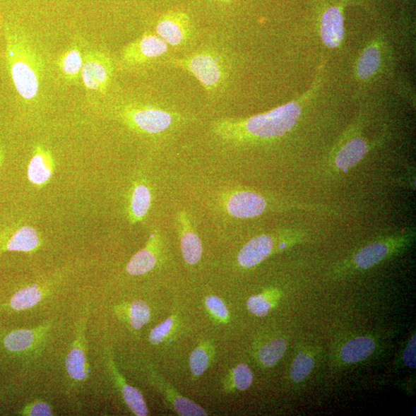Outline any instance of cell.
Masks as SVG:
<instances>
[{
    "mask_svg": "<svg viewBox=\"0 0 416 416\" xmlns=\"http://www.w3.org/2000/svg\"><path fill=\"white\" fill-rule=\"evenodd\" d=\"M302 100L248 118L220 119L212 124V130L220 139L236 144L282 138L298 123Z\"/></svg>",
    "mask_w": 416,
    "mask_h": 416,
    "instance_id": "6da1fadb",
    "label": "cell"
},
{
    "mask_svg": "<svg viewBox=\"0 0 416 416\" xmlns=\"http://www.w3.org/2000/svg\"><path fill=\"white\" fill-rule=\"evenodd\" d=\"M6 61L14 88L25 101L39 97L44 61L22 30L6 25Z\"/></svg>",
    "mask_w": 416,
    "mask_h": 416,
    "instance_id": "7a4b0ae2",
    "label": "cell"
},
{
    "mask_svg": "<svg viewBox=\"0 0 416 416\" xmlns=\"http://www.w3.org/2000/svg\"><path fill=\"white\" fill-rule=\"evenodd\" d=\"M166 63L194 76L210 97L224 90L230 78L231 66L227 57L215 49H202L184 57L170 58Z\"/></svg>",
    "mask_w": 416,
    "mask_h": 416,
    "instance_id": "3957f363",
    "label": "cell"
},
{
    "mask_svg": "<svg viewBox=\"0 0 416 416\" xmlns=\"http://www.w3.org/2000/svg\"><path fill=\"white\" fill-rule=\"evenodd\" d=\"M120 115L131 129L150 135L165 133L184 120L179 114L148 105H126L121 108Z\"/></svg>",
    "mask_w": 416,
    "mask_h": 416,
    "instance_id": "277c9868",
    "label": "cell"
},
{
    "mask_svg": "<svg viewBox=\"0 0 416 416\" xmlns=\"http://www.w3.org/2000/svg\"><path fill=\"white\" fill-rule=\"evenodd\" d=\"M114 71V61L109 54L96 49L84 54L81 80L88 92L106 95L112 83Z\"/></svg>",
    "mask_w": 416,
    "mask_h": 416,
    "instance_id": "5b68a950",
    "label": "cell"
},
{
    "mask_svg": "<svg viewBox=\"0 0 416 416\" xmlns=\"http://www.w3.org/2000/svg\"><path fill=\"white\" fill-rule=\"evenodd\" d=\"M387 46L383 34H377L363 48L355 65V76L362 83H370L383 73L386 65Z\"/></svg>",
    "mask_w": 416,
    "mask_h": 416,
    "instance_id": "8992f818",
    "label": "cell"
},
{
    "mask_svg": "<svg viewBox=\"0 0 416 416\" xmlns=\"http://www.w3.org/2000/svg\"><path fill=\"white\" fill-rule=\"evenodd\" d=\"M169 46L157 34L146 32L122 50V64L129 67L147 64L167 53Z\"/></svg>",
    "mask_w": 416,
    "mask_h": 416,
    "instance_id": "52a82bcc",
    "label": "cell"
},
{
    "mask_svg": "<svg viewBox=\"0 0 416 416\" xmlns=\"http://www.w3.org/2000/svg\"><path fill=\"white\" fill-rule=\"evenodd\" d=\"M194 33L193 23L189 14L182 11H169L158 20L156 34L168 46L179 47L185 45Z\"/></svg>",
    "mask_w": 416,
    "mask_h": 416,
    "instance_id": "ba28073f",
    "label": "cell"
},
{
    "mask_svg": "<svg viewBox=\"0 0 416 416\" xmlns=\"http://www.w3.org/2000/svg\"><path fill=\"white\" fill-rule=\"evenodd\" d=\"M347 2L328 6L322 12L319 24L320 37L329 49H336L345 39L344 11Z\"/></svg>",
    "mask_w": 416,
    "mask_h": 416,
    "instance_id": "9c48e42d",
    "label": "cell"
},
{
    "mask_svg": "<svg viewBox=\"0 0 416 416\" xmlns=\"http://www.w3.org/2000/svg\"><path fill=\"white\" fill-rule=\"evenodd\" d=\"M227 213L237 218H252L264 213L267 201L261 195L252 191L233 193L225 202Z\"/></svg>",
    "mask_w": 416,
    "mask_h": 416,
    "instance_id": "30bf717a",
    "label": "cell"
},
{
    "mask_svg": "<svg viewBox=\"0 0 416 416\" xmlns=\"http://www.w3.org/2000/svg\"><path fill=\"white\" fill-rule=\"evenodd\" d=\"M273 249V239L268 235H259L244 246L237 256V261L244 268H252L266 260Z\"/></svg>",
    "mask_w": 416,
    "mask_h": 416,
    "instance_id": "8fae6325",
    "label": "cell"
},
{
    "mask_svg": "<svg viewBox=\"0 0 416 416\" xmlns=\"http://www.w3.org/2000/svg\"><path fill=\"white\" fill-rule=\"evenodd\" d=\"M369 148V144L364 138H352L338 152L335 160L336 167L341 170L352 168L367 155Z\"/></svg>",
    "mask_w": 416,
    "mask_h": 416,
    "instance_id": "7c38bea8",
    "label": "cell"
},
{
    "mask_svg": "<svg viewBox=\"0 0 416 416\" xmlns=\"http://www.w3.org/2000/svg\"><path fill=\"white\" fill-rule=\"evenodd\" d=\"M57 66L64 79L69 83H78L81 79L83 56L78 46H74L59 55Z\"/></svg>",
    "mask_w": 416,
    "mask_h": 416,
    "instance_id": "4fadbf2b",
    "label": "cell"
},
{
    "mask_svg": "<svg viewBox=\"0 0 416 416\" xmlns=\"http://www.w3.org/2000/svg\"><path fill=\"white\" fill-rule=\"evenodd\" d=\"M53 164L49 152L38 146L28 167L29 180L38 186L46 184L53 174Z\"/></svg>",
    "mask_w": 416,
    "mask_h": 416,
    "instance_id": "5bb4252c",
    "label": "cell"
},
{
    "mask_svg": "<svg viewBox=\"0 0 416 416\" xmlns=\"http://www.w3.org/2000/svg\"><path fill=\"white\" fill-rule=\"evenodd\" d=\"M374 341L368 337H359L345 343L341 350V358L346 363H356L367 359L375 351Z\"/></svg>",
    "mask_w": 416,
    "mask_h": 416,
    "instance_id": "9a60e30c",
    "label": "cell"
},
{
    "mask_svg": "<svg viewBox=\"0 0 416 416\" xmlns=\"http://www.w3.org/2000/svg\"><path fill=\"white\" fill-rule=\"evenodd\" d=\"M388 253V246L381 242L373 243L362 249L355 257L356 266L368 269L383 261Z\"/></svg>",
    "mask_w": 416,
    "mask_h": 416,
    "instance_id": "2e32d148",
    "label": "cell"
},
{
    "mask_svg": "<svg viewBox=\"0 0 416 416\" xmlns=\"http://www.w3.org/2000/svg\"><path fill=\"white\" fill-rule=\"evenodd\" d=\"M40 239L33 228L23 227L17 231L7 244V249L12 251L29 252L38 247Z\"/></svg>",
    "mask_w": 416,
    "mask_h": 416,
    "instance_id": "e0dca14e",
    "label": "cell"
},
{
    "mask_svg": "<svg viewBox=\"0 0 416 416\" xmlns=\"http://www.w3.org/2000/svg\"><path fill=\"white\" fill-rule=\"evenodd\" d=\"M68 374L76 381H83L88 376L86 355L82 347L74 346L66 359Z\"/></svg>",
    "mask_w": 416,
    "mask_h": 416,
    "instance_id": "ac0fdd59",
    "label": "cell"
},
{
    "mask_svg": "<svg viewBox=\"0 0 416 416\" xmlns=\"http://www.w3.org/2000/svg\"><path fill=\"white\" fill-rule=\"evenodd\" d=\"M182 256L189 265H195L202 256V244L199 237L192 231L183 233L181 240Z\"/></svg>",
    "mask_w": 416,
    "mask_h": 416,
    "instance_id": "d6986e66",
    "label": "cell"
},
{
    "mask_svg": "<svg viewBox=\"0 0 416 416\" xmlns=\"http://www.w3.org/2000/svg\"><path fill=\"white\" fill-rule=\"evenodd\" d=\"M157 264L154 254L149 249H143L135 254L126 266V271L137 276L149 273Z\"/></svg>",
    "mask_w": 416,
    "mask_h": 416,
    "instance_id": "ffe728a7",
    "label": "cell"
},
{
    "mask_svg": "<svg viewBox=\"0 0 416 416\" xmlns=\"http://www.w3.org/2000/svg\"><path fill=\"white\" fill-rule=\"evenodd\" d=\"M151 203V194L146 186H135L132 194L131 210L135 220H141L148 214Z\"/></svg>",
    "mask_w": 416,
    "mask_h": 416,
    "instance_id": "44dd1931",
    "label": "cell"
},
{
    "mask_svg": "<svg viewBox=\"0 0 416 416\" xmlns=\"http://www.w3.org/2000/svg\"><path fill=\"white\" fill-rule=\"evenodd\" d=\"M36 334L32 330H16L4 339V345L11 352L28 350L35 342Z\"/></svg>",
    "mask_w": 416,
    "mask_h": 416,
    "instance_id": "7402d4cb",
    "label": "cell"
},
{
    "mask_svg": "<svg viewBox=\"0 0 416 416\" xmlns=\"http://www.w3.org/2000/svg\"><path fill=\"white\" fill-rule=\"evenodd\" d=\"M286 350L285 341L283 338L275 339L261 347L258 352L259 360L265 367H273L283 357Z\"/></svg>",
    "mask_w": 416,
    "mask_h": 416,
    "instance_id": "603a6c76",
    "label": "cell"
},
{
    "mask_svg": "<svg viewBox=\"0 0 416 416\" xmlns=\"http://www.w3.org/2000/svg\"><path fill=\"white\" fill-rule=\"evenodd\" d=\"M42 299V292L35 287H28L17 292L11 299V307L17 311L35 307Z\"/></svg>",
    "mask_w": 416,
    "mask_h": 416,
    "instance_id": "cb8c5ba5",
    "label": "cell"
},
{
    "mask_svg": "<svg viewBox=\"0 0 416 416\" xmlns=\"http://www.w3.org/2000/svg\"><path fill=\"white\" fill-rule=\"evenodd\" d=\"M122 394L126 404L136 415L146 416L148 415L145 401L138 389L129 385H124L122 387Z\"/></svg>",
    "mask_w": 416,
    "mask_h": 416,
    "instance_id": "d4e9b609",
    "label": "cell"
},
{
    "mask_svg": "<svg viewBox=\"0 0 416 416\" xmlns=\"http://www.w3.org/2000/svg\"><path fill=\"white\" fill-rule=\"evenodd\" d=\"M315 367V362L309 355L300 352L295 359L292 369L291 376L295 383H301L310 374Z\"/></svg>",
    "mask_w": 416,
    "mask_h": 416,
    "instance_id": "484cf974",
    "label": "cell"
},
{
    "mask_svg": "<svg viewBox=\"0 0 416 416\" xmlns=\"http://www.w3.org/2000/svg\"><path fill=\"white\" fill-rule=\"evenodd\" d=\"M150 318V311L148 304L143 301L133 302L130 308V323L131 326L139 330L148 323Z\"/></svg>",
    "mask_w": 416,
    "mask_h": 416,
    "instance_id": "4316f807",
    "label": "cell"
},
{
    "mask_svg": "<svg viewBox=\"0 0 416 416\" xmlns=\"http://www.w3.org/2000/svg\"><path fill=\"white\" fill-rule=\"evenodd\" d=\"M175 410L178 414L184 416H203L207 415L205 410L188 398L178 397L174 403Z\"/></svg>",
    "mask_w": 416,
    "mask_h": 416,
    "instance_id": "83f0119b",
    "label": "cell"
},
{
    "mask_svg": "<svg viewBox=\"0 0 416 416\" xmlns=\"http://www.w3.org/2000/svg\"><path fill=\"white\" fill-rule=\"evenodd\" d=\"M190 369L194 376H200L208 367V356L202 349L195 350L190 356Z\"/></svg>",
    "mask_w": 416,
    "mask_h": 416,
    "instance_id": "f1b7e54d",
    "label": "cell"
},
{
    "mask_svg": "<svg viewBox=\"0 0 416 416\" xmlns=\"http://www.w3.org/2000/svg\"><path fill=\"white\" fill-rule=\"evenodd\" d=\"M234 381L237 389L247 390L251 386L253 375L247 364H241L234 370Z\"/></svg>",
    "mask_w": 416,
    "mask_h": 416,
    "instance_id": "f546056e",
    "label": "cell"
},
{
    "mask_svg": "<svg viewBox=\"0 0 416 416\" xmlns=\"http://www.w3.org/2000/svg\"><path fill=\"white\" fill-rule=\"evenodd\" d=\"M248 309L258 317L268 315L271 309L270 303L261 295L252 296L247 302Z\"/></svg>",
    "mask_w": 416,
    "mask_h": 416,
    "instance_id": "4dcf8cb0",
    "label": "cell"
},
{
    "mask_svg": "<svg viewBox=\"0 0 416 416\" xmlns=\"http://www.w3.org/2000/svg\"><path fill=\"white\" fill-rule=\"evenodd\" d=\"M174 323L172 318H169L162 323L151 330L149 335V341L153 345H158L164 341L165 338L168 335Z\"/></svg>",
    "mask_w": 416,
    "mask_h": 416,
    "instance_id": "1f68e13d",
    "label": "cell"
},
{
    "mask_svg": "<svg viewBox=\"0 0 416 416\" xmlns=\"http://www.w3.org/2000/svg\"><path fill=\"white\" fill-rule=\"evenodd\" d=\"M206 307L215 316L220 319H227L228 317V311L224 304L216 296H210L206 299Z\"/></svg>",
    "mask_w": 416,
    "mask_h": 416,
    "instance_id": "d6a6232c",
    "label": "cell"
},
{
    "mask_svg": "<svg viewBox=\"0 0 416 416\" xmlns=\"http://www.w3.org/2000/svg\"><path fill=\"white\" fill-rule=\"evenodd\" d=\"M25 414L31 416H49L53 415V412L48 404L40 402L31 405Z\"/></svg>",
    "mask_w": 416,
    "mask_h": 416,
    "instance_id": "836d02e7",
    "label": "cell"
},
{
    "mask_svg": "<svg viewBox=\"0 0 416 416\" xmlns=\"http://www.w3.org/2000/svg\"><path fill=\"white\" fill-rule=\"evenodd\" d=\"M403 361L407 367L415 369V335L411 338V340L406 346L403 352Z\"/></svg>",
    "mask_w": 416,
    "mask_h": 416,
    "instance_id": "e575fe53",
    "label": "cell"
},
{
    "mask_svg": "<svg viewBox=\"0 0 416 416\" xmlns=\"http://www.w3.org/2000/svg\"><path fill=\"white\" fill-rule=\"evenodd\" d=\"M212 1H215L218 4L227 5V4H231L232 0H212Z\"/></svg>",
    "mask_w": 416,
    "mask_h": 416,
    "instance_id": "d590c367",
    "label": "cell"
},
{
    "mask_svg": "<svg viewBox=\"0 0 416 416\" xmlns=\"http://www.w3.org/2000/svg\"><path fill=\"white\" fill-rule=\"evenodd\" d=\"M2 24H3V17H2L1 11H0V28H1Z\"/></svg>",
    "mask_w": 416,
    "mask_h": 416,
    "instance_id": "8d00e7d4",
    "label": "cell"
}]
</instances>
